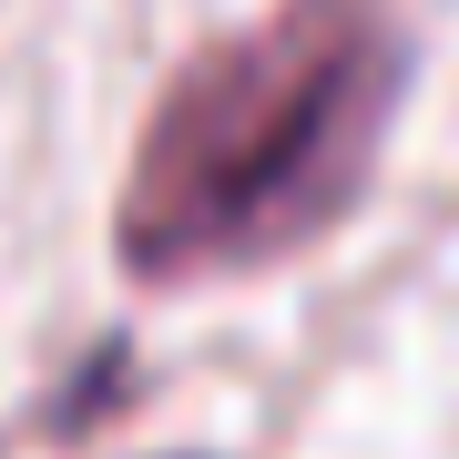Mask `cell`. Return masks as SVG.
<instances>
[{
    "mask_svg": "<svg viewBox=\"0 0 459 459\" xmlns=\"http://www.w3.org/2000/svg\"><path fill=\"white\" fill-rule=\"evenodd\" d=\"M398 102V51L368 0H286L255 31L214 41L153 102L123 184V276L204 286L255 276L368 195L377 133Z\"/></svg>",
    "mask_w": 459,
    "mask_h": 459,
    "instance_id": "6da1fadb",
    "label": "cell"
}]
</instances>
